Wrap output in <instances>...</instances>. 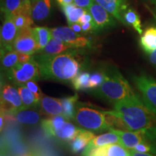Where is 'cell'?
I'll use <instances>...</instances> for the list:
<instances>
[{"label": "cell", "instance_id": "44dd1931", "mask_svg": "<svg viewBox=\"0 0 156 156\" xmlns=\"http://www.w3.org/2000/svg\"><path fill=\"white\" fill-rule=\"evenodd\" d=\"M67 121L69 120L62 114L44 119L41 123V127L45 134L48 137L52 138L56 130L63 126Z\"/></svg>", "mask_w": 156, "mask_h": 156}, {"label": "cell", "instance_id": "d4e9b609", "mask_svg": "<svg viewBox=\"0 0 156 156\" xmlns=\"http://www.w3.org/2000/svg\"><path fill=\"white\" fill-rule=\"evenodd\" d=\"M61 9L67 19L68 26H70L74 23H78L80 17L87 10L86 9L77 7L74 3L62 6Z\"/></svg>", "mask_w": 156, "mask_h": 156}, {"label": "cell", "instance_id": "5bb4252c", "mask_svg": "<svg viewBox=\"0 0 156 156\" xmlns=\"http://www.w3.org/2000/svg\"><path fill=\"white\" fill-rule=\"evenodd\" d=\"M40 112L46 117H51L62 114L63 107L61 100L55 98L43 95L39 103Z\"/></svg>", "mask_w": 156, "mask_h": 156}, {"label": "cell", "instance_id": "e0dca14e", "mask_svg": "<svg viewBox=\"0 0 156 156\" xmlns=\"http://www.w3.org/2000/svg\"><path fill=\"white\" fill-rule=\"evenodd\" d=\"M88 156H130L129 150L121 144H108L93 149Z\"/></svg>", "mask_w": 156, "mask_h": 156}, {"label": "cell", "instance_id": "5b68a950", "mask_svg": "<svg viewBox=\"0 0 156 156\" xmlns=\"http://www.w3.org/2000/svg\"><path fill=\"white\" fill-rule=\"evenodd\" d=\"M6 77L15 85H24L28 81H37L41 79L40 69L34 59V56L30 61L25 63H18L5 73Z\"/></svg>", "mask_w": 156, "mask_h": 156}, {"label": "cell", "instance_id": "30bf717a", "mask_svg": "<svg viewBox=\"0 0 156 156\" xmlns=\"http://www.w3.org/2000/svg\"><path fill=\"white\" fill-rule=\"evenodd\" d=\"M32 28H28L18 30L13 43V49L18 53H25L30 55H34L38 52V46Z\"/></svg>", "mask_w": 156, "mask_h": 156}, {"label": "cell", "instance_id": "ffe728a7", "mask_svg": "<svg viewBox=\"0 0 156 156\" xmlns=\"http://www.w3.org/2000/svg\"><path fill=\"white\" fill-rule=\"evenodd\" d=\"M93 132L83 129L80 133L73 141L69 142V147L73 154L82 153L86 148L91 140L95 137Z\"/></svg>", "mask_w": 156, "mask_h": 156}, {"label": "cell", "instance_id": "7bdbcfd3", "mask_svg": "<svg viewBox=\"0 0 156 156\" xmlns=\"http://www.w3.org/2000/svg\"><path fill=\"white\" fill-rule=\"evenodd\" d=\"M56 2L60 7L74 3V0H56Z\"/></svg>", "mask_w": 156, "mask_h": 156}, {"label": "cell", "instance_id": "277c9868", "mask_svg": "<svg viewBox=\"0 0 156 156\" xmlns=\"http://www.w3.org/2000/svg\"><path fill=\"white\" fill-rule=\"evenodd\" d=\"M80 127L89 131L103 132L109 130L104 112L85 106H77L75 119Z\"/></svg>", "mask_w": 156, "mask_h": 156}, {"label": "cell", "instance_id": "9c48e42d", "mask_svg": "<svg viewBox=\"0 0 156 156\" xmlns=\"http://www.w3.org/2000/svg\"><path fill=\"white\" fill-rule=\"evenodd\" d=\"M18 29L14 22L12 15H4V21L0 31L1 53L6 51L13 49V43L15 41Z\"/></svg>", "mask_w": 156, "mask_h": 156}, {"label": "cell", "instance_id": "484cf974", "mask_svg": "<svg viewBox=\"0 0 156 156\" xmlns=\"http://www.w3.org/2000/svg\"><path fill=\"white\" fill-rule=\"evenodd\" d=\"M32 31L36 41L38 52L39 51L42 50L52 38L51 31L50 28L42 26L34 27L32 28Z\"/></svg>", "mask_w": 156, "mask_h": 156}, {"label": "cell", "instance_id": "8992f818", "mask_svg": "<svg viewBox=\"0 0 156 156\" xmlns=\"http://www.w3.org/2000/svg\"><path fill=\"white\" fill-rule=\"evenodd\" d=\"M132 80L142 94V101L156 114V80L144 73L133 76Z\"/></svg>", "mask_w": 156, "mask_h": 156}, {"label": "cell", "instance_id": "1f68e13d", "mask_svg": "<svg viewBox=\"0 0 156 156\" xmlns=\"http://www.w3.org/2000/svg\"><path fill=\"white\" fill-rule=\"evenodd\" d=\"M23 0H5L1 4V12L5 14L14 15L20 10Z\"/></svg>", "mask_w": 156, "mask_h": 156}, {"label": "cell", "instance_id": "7a4b0ae2", "mask_svg": "<svg viewBox=\"0 0 156 156\" xmlns=\"http://www.w3.org/2000/svg\"><path fill=\"white\" fill-rule=\"evenodd\" d=\"M114 111L128 131H141L156 126V114L146 106L137 95L114 103Z\"/></svg>", "mask_w": 156, "mask_h": 156}, {"label": "cell", "instance_id": "b9f144b4", "mask_svg": "<svg viewBox=\"0 0 156 156\" xmlns=\"http://www.w3.org/2000/svg\"><path fill=\"white\" fill-rule=\"evenodd\" d=\"M148 57H149V61L153 64V67L156 68V50L153 51L151 53L148 54Z\"/></svg>", "mask_w": 156, "mask_h": 156}, {"label": "cell", "instance_id": "6da1fadb", "mask_svg": "<svg viewBox=\"0 0 156 156\" xmlns=\"http://www.w3.org/2000/svg\"><path fill=\"white\" fill-rule=\"evenodd\" d=\"M34 58L40 69L41 79L62 83H72L83 65L79 49L55 55L36 54Z\"/></svg>", "mask_w": 156, "mask_h": 156}, {"label": "cell", "instance_id": "f1b7e54d", "mask_svg": "<svg viewBox=\"0 0 156 156\" xmlns=\"http://www.w3.org/2000/svg\"><path fill=\"white\" fill-rule=\"evenodd\" d=\"M123 18L126 25H131L140 35L143 33L142 28L141 20L138 13L132 8H128L123 14Z\"/></svg>", "mask_w": 156, "mask_h": 156}, {"label": "cell", "instance_id": "f35d334b", "mask_svg": "<svg viewBox=\"0 0 156 156\" xmlns=\"http://www.w3.org/2000/svg\"><path fill=\"white\" fill-rule=\"evenodd\" d=\"M33 56L30 54L25 53H19V63H25L28 62L32 58Z\"/></svg>", "mask_w": 156, "mask_h": 156}, {"label": "cell", "instance_id": "7c38bea8", "mask_svg": "<svg viewBox=\"0 0 156 156\" xmlns=\"http://www.w3.org/2000/svg\"><path fill=\"white\" fill-rule=\"evenodd\" d=\"M93 1L106 9L116 20L119 21L123 25H126L123 18V14L128 9V0H93Z\"/></svg>", "mask_w": 156, "mask_h": 156}, {"label": "cell", "instance_id": "d6986e66", "mask_svg": "<svg viewBox=\"0 0 156 156\" xmlns=\"http://www.w3.org/2000/svg\"><path fill=\"white\" fill-rule=\"evenodd\" d=\"M20 124L34 125L41 122V113L34 108H23L10 114Z\"/></svg>", "mask_w": 156, "mask_h": 156}, {"label": "cell", "instance_id": "ac0fdd59", "mask_svg": "<svg viewBox=\"0 0 156 156\" xmlns=\"http://www.w3.org/2000/svg\"><path fill=\"white\" fill-rule=\"evenodd\" d=\"M83 130V128L77 127L73 124L67 121L54 133L53 137L62 142H70L75 139Z\"/></svg>", "mask_w": 156, "mask_h": 156}, {"label": "cell", "instance_id": "c3c4849f", "mask_svg": "<svg viewBox=\"0 0 156 156\" xmlns=\"http://www.w3.org/2000/svg\"><path fill=\"white\" fill-rule=\"evenodd\" d=\"M4 1H5V0H0V5H1V4H2Z\"/></svg>", "mask_w": 156, "mask_h": 156}, {"label": "cell", "instance_id": "7dc6e473", "mask_svg": "<svg viewBox=\"0 0 156 156\" xmlns=\"http://www.w3.org/2000/svg\"><path fill=\"white\" fill-rule=\"evenodd\" d=\"M26 156H36V155H34V154H29V155H27Z\"/></svg>", "mask_w": 156, "mask_h": 156}, {"label": "cell", "instance_id": "cb8c5ba5", "mask_svg": "<svg viewBox=\"0 0 156 156\" xmlns=\"http://www.w3.org/2000/svg\"><path fill=\"white\" fill-rule=\"evenodd\" d=\"M24 108H36L39 106L40 98H38L32 91L25 85L17 86Z\"/></svg>", "mask_w": 156, "mask_h": 156}, {"label": "cell", "instance_id": "603a6c76", "mask_svg": "<svg viewBox=\"0 0 156 156\" xmlns=\"http://www.w3.org/2000/svg\"><path fill=\"white\" fill-rule=\"evenodd\" d=\"M140 44L147 54L156 50V26L148 27L143 31L140 36Z\"/></svg>", "mask_w": 156, "mask_h": 156}, {"label": "cell", "instance_id": "ee69618b", "mask_svg": "<svg viewBox=\"0 0 156 156\" xmlns=\"http://www.w3.org/2000/svg\"><path fill=\"white\" fill-rule=\"evenodd\" d=\"M4 119H5V116H4L3 113L1 112V118H0V129L1 131H2L4 126Z\"/></svg>", "mask_w": 156, "mask_h": 156}, {"label": "cell", "instance_id": "f546056e", "mask_svg": "<svg viewBox=\"0 0 156 156\" xmlns=\"http://www.w3.org/2000/svg\"><path fill=\"white\" fill-rule=\"evenodd\" d=\"M12 16L18 30L25 28H32V25L35 22L31 14L23 12H18L12 15Z\"/></svg>", "mask_w": 156, "mask_h": 156}, {"label": "cell", "instance_id": "8d00e7d4", "mask_svg": "<svg viewBox=\"0 0 156 156\" xmlns=\"http://www.w3.org/2000/svg\"><path fill=\"white\" fill-rule=\"evenodd\" d=\"M93 0H74V4L77 7L88 9L90 6L92 5Z\"/></svg>", "mask_w": 156, "mask_h": 156}, {"label": "cell", "instance_id": "83f0119b", "mask_svg": "<svg viewBox=\"0 0 156 156\" xmlns=\"http://www.w3.org/2000/svg\"><path fill=\"white\" fill-rule=\"evenodd\" d=\"M78 95L75 94L73 96H69L61 100L62 107H63V114L68 120L75 119L76 114V109H77V101L78 100Z\"/></svg>", "mask_w": 156, "mask_h": 156}, {"label": "cell", "instance_id": "2e32d148", "mask_svg": "<svg viewBox=\"0 0 156 156\" xmlns=\"http://www.w3.org/2000/svg\"><path fill=\"white\" fill-rule=\"evenodd\" d=\"M108 144H120V139L119 136L114 132L109 131L108 133L95 136L90 141L88 145L82 153V156H88L89 153L95 148Z\"/></svg>", "mask_w": 156, "mask_h": 156}, {"label": "cell", "instance_id": "60d3db41", "mask_svg": "<svg viewBox=\"0 0 156 156\" xmlns=\"http://www.w3.org/2000/svg\"><path fill=\"white\" fill-rule=\"evenodd\" d=\"M129 152L130 156H155V155H151V154H149V153H140V152L135 151L132 149L129 150Z\"/></svg>", "mask_w": 156, "mask_h": 156}, {"label": "cell", "instance_id": "74e56055", "mask_svg": "<svg viewBox=\"0 0 156 156\" xmlns=\"http://www.w3.org/2000/svg\"><path fill=\"white\" fill-rule=\"evenodd\" d=\"M92 22H93V17L90 13L89 12L88 10H87L83 15H82L80 18L79 20V21H78V23H79L80 25L85 24V23H92Z\"/></svg>", "mask_w": 156, "mask_h": 156}, {"label": "cell", "instance_id": "d6a6232c", "mask_svg": "<svg viewBox=\"0 0 156 156\" xmlns=\"http://www.w3.org/2000/svg\"><path fill=\"white\" fill-rule=\"evenodd\" d=\"M104 80V73L103 70L96 71L90 74V89H96Z\"/></svg>", "mask_w": 156, "mask_h": 156}, {"label": "cell", "instance_id": "4dcf8cb0", "mask_svg": "<svg viewBox=\"0 0 156 156\" xmlns=\"http://www.w3.org/2000/svg\"><path fill=\"white\" fill-rule=\"evenodd\" d=\"M90 77L88 72H80L72 81V85L77 90H85L90 89Z\"/></svg>", "mask_w": 156, "mask_h": 156}, {"label": "cell", "instance_id": "d590c367", "mask_svg": "<svg viewBox=\"0 0 156 156\" xmlns=\"http://www.w3.org/2000/svg\"><path fill=\"white\" fill-rule=\"evenodd\" d=\"M145 132L146 137L153 145L156 153V126L145 130Z\"/></svg>", "mask_w": 156, "mask_h": 156}, {"label": "cell", "instance_id": "4316f807", "mask_svg": "<svg viewBox=\"0 0 156 156\" xmlns=\"http://www.w3.org/2000/svg\"><path fill=\"white\" fill-rule=\"evenodd\" d=\"M19 63V53L14 49L1 53V69L5 73Z\"/></svg>", "mask_w": 156, "mask_h": 156}, {"label": "cell", "instance_id": "ab89813d", "mask_svg": "<svg viewBox=\"0 0 156 156\" xmlns=\"http://www.w3.org/2000/svg\"><path fill=\"white\" fill-rule=\"evenodd\" d=\"M70 28L73 29V30L75 31V32L77 33V34H83V29H82V26L79 23H74V24H73L72 25H70Z\"/></svg>", "mask_w": 156, "mask_h": 156}, {"label": "cell", "instance_id": "3957f363", "mask_svg": "<svg viewBox=\"0 0 156 156\" xmlns=\"http://www.w3.org/2000/svg\"><path fill=\"white\" fill-rule=\"evenodd\" d=\"M103 70L104 80L93 91L95 96L114 103L136 95L129 82L118 69L111 67Z\"/></svg>", "mask_w": 156, "mask_h": 156}, {"label": "cell", "instance_id": "bcb514c9", "mask_svg": "<svg viewBox=\"0 0 156 156\" xmlns=\"http://www.w3.org/2000/svg\"><path fill=\"white\" fill-rule=\"evenodd\" d=\"M1 156H7V155H6L5 153H3V152H2V153H1Z\"/></svg>", "mask_w": 156, "mask_h": 156}, {"label": "cell", "instance_id": "ba28073f", "mask_svg": "<svg viewBox=\"0 0 156 156\" xmlns=\"http://www.w3.org/2000/svg\"><path fill=\"white\" fill-rule=\"evenodd\" d=\"M24 108L18 89L9 84H2L1 112L12 114Z\"/></svg>", "mask_w": 156, "mask_h": 156}, {"label": "cell", "instance_id": "9a60e30c", "mask_svg": "<svg viewBox=\"0 0 156 156\" xmlns=\"http://www.w3.org/2000/svg\"><path fill=\"white\" fill-rule=\"evenodd\" d=\"M51 0H31V15L35 22H41L50 16Z\"/></svg>", "mask_w": 156, "mask_h": 156}, {"label": "cell", "instance_id": "52a82bcc", "mask_svg": "<svg viewBox=\"0 0 156 156\" xmlns=\"http://www.w3.org/2000/svg\"><path fill=\"white\" fill-rule=\"evenodd\" d=\"M51 31L53 38L71 45L77 49L90 48L92 46L90 39L75 32L69 26L51 28Z\"/></svg>", "mask_w": 156, "mask_h": 156}, {"label": "cell", "instance_id": "836d02e7", "mask_svg": "<svg viewBox=\"0 0 156 156\" xmlns=\"http://www.w3.org/2000/svg\"><path fill=\"white\" fill-rule=\"evenodd\" d=\"M132 150L137 152H140V153H151L153 154H156L155 148L153 147V145L149 142V140L147 139L140 142V144H138L137 145L135 146Z\"/></svg>", "mask_w": 156, "mask_h": 156}, {"label": "cell", "instance_id": "7402d4cb", "mask_svg": "<svg viewBox=\"0 0 156 156\" xmlns=\"http://www.w3.org/2000/svg\"><path fill=\"white\" fill-rule=\"evenodd\" d=\"M77 49V48H75L74 46H71V45L66 44V43L57 40V39L52 37V38L48 43V44L42 50L39 51L37 54L55 55V54H62L64 53V52Z\"/></svg>", "mask_w": 156, "mask_h": 156}, {"label": "cell", "instance_id": "8fae6325", "mask_svg": "<svg viewBox=\"0 0 156 156\" xmlns=\"http://www.w3.org/2000/svg\"><path fill=\"white\" fill-rule=\"evenodd\" d=\"M87 10L92 15L96 31H100L116 25V19L102 6L95 2L90 6Z\"/></svg>", "mask_w": 156, "mask_h": 156}, {"label": "cell", "instance_id": "f6af8a7d", "mask_svg": "<svg viewBox=\"0 0 156 156\" xmlns=\"http://www.w3.org/2000/svg\"><path fill=\"white\" fill-rule=\"evenodd\" d=\"M148 1H149L152 5H153L156 7V0H148Z\"/></svg>", "mask_w": 156, "mask_h": 156}, {"label": "cell", "instance_id": "e575fe53", "mask_svg": "<svg viewBox=\"0 0 156 156\" xmlns=\"http://www.w3.org/2000/svg\"><path fill=\"white\" fill-rule=\"evenodd\" d=\"M24 85L26 86L30 90L32 91L33 93H34L35 95H36L37 97L38 98H41V97L43 96V93L41 92V89L39 88L38 85H37L36 81L34 80H30V81H28V83H26Z\"/></svg>", "mask_w": 156, "mask_h": 156}, {"label": "cell", "instance_id": "4fadbf2b", "mask_svg": "<svg viewBox=\"0 0 156 156\" xmlns=\"http://www.w3.org/2000/svg\"><path fill=\"white\" fill-rule=\"evenodd\" d=\"M109 131L116 133L119 137L121 145L128 150L133 149L138 144L147 139L145 130L132 132L110 129Z\"/></svg>", "mask_w": 156, "mask_h": 156}]
</instances>
